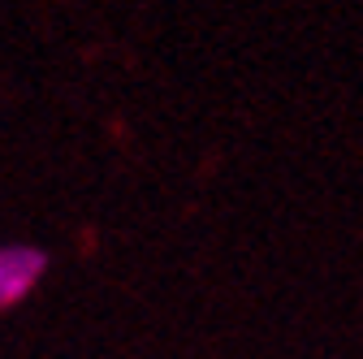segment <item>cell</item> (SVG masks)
Listing matches in <instances>:
<instances>
[{
	"label": "cell",
	"instance_id": "6da1fadb",
	"mask_svg": "<svg viewBox=\"0 0 363 359\" xmlns=\"http://www.w3.org/2000/svg\"><path fill=\"white\" fill-rule=\"evenodd\" d=\"M52 268V251L39 243H0V316L22 307Z\"/></svg>",
	"mask_w": 363,
	"mask_h": 359
}]
</instances>
